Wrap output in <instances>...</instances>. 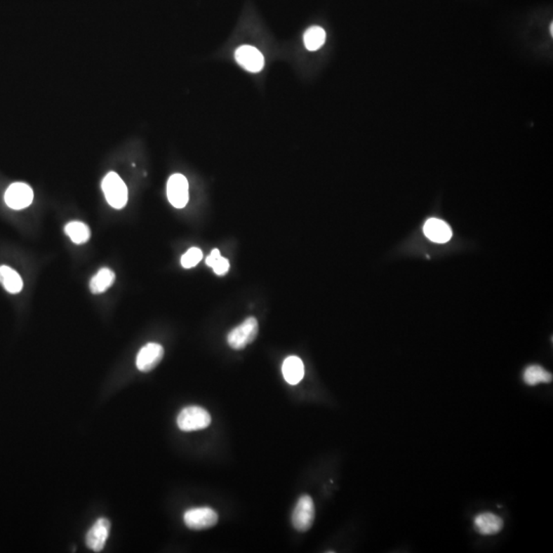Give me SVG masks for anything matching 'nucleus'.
Instances as JSON below:
<instances>
[{
	"mask_svg": "<svg viewBox=\"0 0 553 553\" xmlns=\"http://www.w3.org/2000/svg\"><path fill=\"white\" fill-rule=\"evenodd\" d=\"M102 189L104 192L107 202L115 209H121L126 206L128 201V189L126 182L116 173H109L105 176L102 182Z\"/></svg>",
	"mask_w": 553,
	"mask_h": 553,
	"instance_id": "nucleus-1",
	"label": "nucleus"
},
{
	"mask_svg": "<svg viewBox=\"0 0 553 553\" xmlns=\"http://www.w3.org/2000/svg\"><path fill=\"white\" fill-rule=\"evenodd\" d=\"M176 422L182 432H195L208 427L211 423V416L201 407L189 406L180 411Z\"/></svg>",
	"mask_w": 553,
	"mask_h": 553,
	"instance_id": "nucleus-2",
	"label": "nucleus"
},
{
	"mask_svg": "<svg viewBox=\"0 0 553 553\" xmlns=\"http://www.w3.org/2000/svg\"><path fill=\"white\" fill-rule=\"evenodd\" d=\"M258 334V322L255 318L246 319L239 326L234 328L227 334V345L232 349H243L255 340Z\"/></svg>",
	"mask_w": 553,
	"mask_h": 553,
	"instance_id": "nucleus-3",
	"label": "nucleus"
},
{
	"mask_svg": "<svg viewBox=\"0 0 553 553\" xmlns=\"http://www.w3.org/2000/svg\"><path fill=\"white\" fill-rule=\"evenodd\" d=\"M314 521V504L309 495H303L298 501L293 514L292 525L298 532H307L313 526Z\"/></svg>",
	"mask_w": 553,
	"mask_h": 553,
	"instance_id": "nucleus-4",
	"label": "nucleus"
},
{
	"mask_svg": "<svg viewBox=\"0 0 553 553\" xmlns=\"http://www.w3.org/2000/svg\"><path fill=\"white\" fill-rule=\"evenodd\" d=\"M184 521L191 530H206L218 524V516L209 507L192 508L185 514Z\"/></svg>",
	"mask_w": 553,
	"mask_h": 553,
	"instance_id": "nucleus-5",
	"label": "nucleus"
},
{
	"mask_svg": "<svg viewBox=\"0 0 553 553\" xmlns=\"http://www.w3.org/2000/svg\"><path fill=\"white\" fill-rule=\"evenodd\" d=\"M167 197L175 208H184L189 201V184L184 175L176 173L167 182Z\"/></svg>",
	"mask_w": 553,
	"mask_h": 553,
	"instance_id": "nucleus-6",
	"label": "nucleus"
},
{
	"mask_svg": "<svg viewBox=\"0 0 553 553\" xmlns=\"http://www.w3.org/2000/svg\"><path fill=\"white\" fill-rule=\"evenodd\" d=\"M34 198L32 189L23 182H15L6 189L4 200L6 205L15 211H21L30 206Z\"/></svg>",
	"mask_w": 553,
	"mask_h": 553,
	"instance_id": "nucleus-7",
	"label": "nucleus"
},
{
	"mask_svg": "<svg viewBox=\"0 0 553 553\" xmlns=\"http://www.w3.org/2000/svg\"><path fill=\"white\" fill-rule=\"evenodd\" d=\"M164 349L159 343L150 342L140 349L137 356V367L140 371L150 372L161 362Z\"/></svg>",
	"mask_w": 553,
	"mask_h": 553,
	"instance_id": "nucleus-8",
	"label": "nucleus"
},
{
	"mask_svg": "<svg viewBox=\"0 0 553 553\" xmlns=\"http://www.w3.org/2000/svg\"><path fill=\"white\" fill-rule=\"evenodd\" d=\"M236 61L245 70L252 73L260 72L265 66V58L258 48L251 46H242L236 51Z\"/></svg>",
	"mask_w": 553,
	"mask_h": 553,
	"instance_id": "nucleus-9",
	"label": "nucleus"
},
{
	"mask_svg": "<svg viewBox=\"0 0 553 553\" xmlns=\"http://www.w3.org/2000/svg\"><path fill=\"white\" fill-rule=\"evenodd\" d=\"M110 521L104 517L98 519L86 535V545L93 552H101L110 534Z\"/></svg>",
	"mask_w": 553,
	"mask_h": 553,
	"instance_id": "nucleus-10",
	"label": "nucleus"
},
{
	"mask_svg": "<svg viewBox=\"0 0 553 553\" xmlns=\"http://www.w3.org/2000/svg\"><path fill=\"white\" fill-rule=\"evenodd\" d=\"M425 236L432 242L446 243L452 238V229L447 222L438 218H430L423 227Z\"/></svg>",
	"mask_w": 553,
	"mask_h": 553,
	"instance_id": "nucleus-11",
	"label": "nucleus"
},
{
	"mask_svg": "<svg viewBox=\"0 0 553 553\" xmlns=\"http://www.w3.org/2000/svg\"><path fill=\"white\" fill-rule=\"evenodd\" d=\"M503 519L491 512H484L474 519V528L481 535H495L502 530Z\"/></svg>",
	"mask_w": 553,
	"mask_h": 553,
	"instance_id": "nucleus-12",
	"label": "nucleus"
},
{
	"mask_svg": "<svg viewBox=\"0 0 553 553\" xmlns=\"http://www.w3.org/2000/svg\"><path fill=\"white\" fill-rule=\"evenodd\" d=\"M283 375L285 380L291 385H296L305 376V366L298 357H288L283 363Z\"/></svg>",
	"mask_w": 553,
	"mask_h": 553,
	"instance_id": "nucleus-13",
	"label": "nucleus"
},
{
	"mask_svg": "<svg viewBox=\"0 0 553 553\" xmlns=\"http://www.w3.org/2000/svg\"><path fill=\"white\" fill-rule=\"evenodd\" d=\"M0 283L6 291L12 294L20 293L23 289V280L21 276L12 267L6 265L0 267Z\"/></svg>",
	"mask_w": 553,
	"mask_h": 553,
	"instance_id": "nucleus-14",
	"label": "nucleus"
},
{
	"mask_svg": "<svg viewBox=\"0 0 553 553\" xmlns=\"http://www.w3.org/2000/svg\"><path fill=\"white\" fill-rule=\"evenodd\" d=\"M115 281V274L110 269L102 267L98 272L97 275L93 276L89 282V288L93 294H101L107 291L112 286Z\"/></svg>",
	"mask_w": 553,
	"mask_h": 553,
	"instance_id": "nucleus-15",
	"label": "nucleus"
},
{
	"mask_svg": "<svg viewBox=\"0 0 553 553\" xmlns=\"http://www.w3.org/2000/svg\"><path fill=\"white\" fill-rule=\"evenodd\" d=\"M325 41H326V32L321 27H311L303 35L305 48L311 51L320 50L324 46Z\"/></svg>",
	"mask_w": 553,
	"mask_h": 553,
	"instance_id": "nucleus-16",
	"label": "nucleus"
},
{
	"mask_svg": "<svg viewBox=\"0 0 553 553\" xmlns=\"http://www.w3.org/2000/svg\"><path fill=\"white\" fill-rule=\"evenodd\" d=\"M65 233L75 244H84L91 238V229L81 222H71L65 227Z\"/></svg>",
	"mask_w": 553,
	"mask_h": 553,
	"instance_id": "nucleus-17",
	"label": "nucleus"
},
{
	"mask_svg": "<svg viewBox=\"0 0 553 553\" xmlns=\"http://www.w3.org/2000/svg\"><path fill=\"white\" fill-rule=\"evenodd\" d=\"M524 381L532 387L539 385V383L552 382V374L546 371L541 366L532 365L524 372Z\"/></svg>",
	"mask_w": 553,
	"mask_h": 553,
	"instance_id": "nucleus-18",
	"label": "nucleus"
},
{
	"mask_svg": "<svg viewBox=\"0 0 553 553\" xmlns=\"http://www.w3.org/2000/svg\"><path fill=\"white\" fill-rule=\"evenodd\" d=\"M206 265L213 267L214 273L218 276H225L229 272V262L227 258H222L218 249H213L208 258H206Z\"/></svg>",
	"mask_w": 553,
	"mask_h": 553,
	"instance_id": "nucleus-19",
	"label": "nucleus"
},
{
	"mask_svg": "<svg viewBox=\"0 0 553 553\" xmlns=\"http://www.w3.org/2000/svg\"><path fill=\"white\" fill-rule=\"evenodd\" d=\"M202 258L203 252L201 249L197 248V247H192L182 256L180 262H182V267H185V269H192V267H196V265L199 264Z\"/></svg>",
	"mask_w": 553,
	"mask_h": 553,
	"instance_id": "nucleus-20",
	"label": "nucleus"
},
{
	"mask_svg": "<svg viewBox=\"0 0 553 553\" xmlns=\"http://www.w3.org/2000/svg\"><path fill=\"white\" fill-rule=\"evenodd\" d=\"M550 33H552V34H553V26L552 25L550 26Z\"/></svg>",
	"mask_w": 553,
	"mask_h": 553,
	"instance_id": "nucleus-21",
	"label": "nucleus"
}]
</instances>
